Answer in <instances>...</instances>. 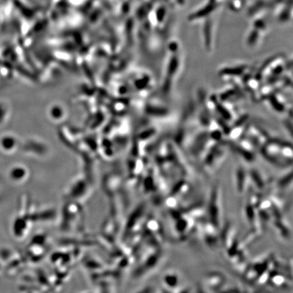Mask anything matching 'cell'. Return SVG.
<instances>
[{"label": "cell", "mask_w": 293, "mask_h": 293, "mask_svg": "<svg viewBox=\"0 0 293 293\" xmlns=\"http://www.w3.org/2000/svg\"><path fill=\"white\" fill-rule=\"evenodd\" d=\"M262 152L264 157L271 163L279 166H287L293 162L291 145L280 142L278 140L264 143Z\"/></svg>", "instance_id": "obj_1"}, {"label": "cell", "mask_w": 293, "mask_h": 293, "mask_svg": "<svg viewBox=\"0 0 293 293\" xmlns=\"http://www.w3.org/2000/svg\"><path fill=\"white\" fill-rule=\"evenodd\" d=\"M221 203L219 202V190L215 188L214 190L213 195H211V198L210 200L209 218L210 219V224L215 226L216 228H220L221 222H222V208H221Z\"/></svg>", "instance_id": "obj_2"}, {"label": "cell", "mask_w": 293, "mask_h": 293, "mask_svg": "<svg viewBox=\"0 0 293 293\" xmlns=\"http://www.w3.org/2000/svg\"><path fill=\"white\" fill-rule=\"evenodd\" d=\"M163 281L166 289H168L170 292H181L180 289H182L181 288L182 287V280L176 271H168L163 277Z\"/></svg>", "instance_id": "obj_3"}, {"label": "cell", "mask_w": 293, "mask_h": 293, "mask_svg": "<svg viewBox=\"0 0 293 293\" xmlns=\"http://www.w3.org/2000/svg\"><path fill=\"white\" fill-rule=\"evenodd\" d=\"M226 279L224 275L219 274V273H212L206 277L204 280V285L206 289H209L210 291H212V289H222L224 287ZM216 290V291H217Z\"/></svg>", "instance_id": "obj_4"}]
</instances>
